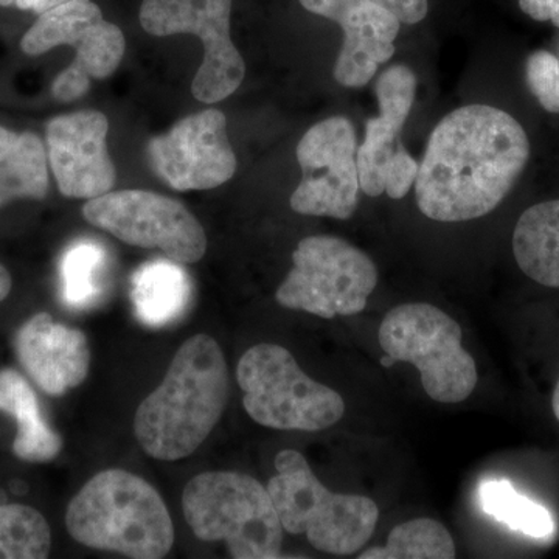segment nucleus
<instances>
[{"label": "nucleus", "instance_id": "nucleus-24", "mask_svg": "<svg viewBox=\"0 0 559 559\" xmlns=\"http://www.w3.org/2000/svg\"><path fill=\"white\" fill-rule=\"evenodd\" d=\"M481 509L496 520L532 538H549L555 524L551 514L514 489L509 480H487L480 487Z\"/></svg>", "mask_w": 559, "mask_h": 559}, {"label": "nucleus", "instance_id": "nucleus-28", "mask_svg": "<svg viewBox=\"0 0 559 559\" xmlns=\"http://www.w3.org/2000/svg\"><path fill=\"white\" fill-rule=\"evenodd\" d=\"M404 24H418L428 14V0H373Z\"/></svg>", "mask_w": 559, "mask_h": 559}, {"label": "nucleus", "instance_id": "nucleus-13", "mask_svg": "<svg viewBox=\"0 0 559 559\" xmlns=\"http://www.w3.org/2000/svg\"><path fill=\"white\" fill-rule=\"evenodd\" d=\"M148 159L154 173L178 191L216 189L237 171L226 116L218 109L186 117L151 140Z\"/></svg>", "mask_w": 559, "mask_h": 559}, {"label": "nucleus", "instance_id": "nucleus-12", "mask_svg": "<svg viewBox=\"0 0 559 559\" xmlns=\"http://www.w3.org/2000/svg\"><path fill=\"white\" fill-rule=\"evenodd\" d=\"M356 153V131L345 117H330L311 127L297 145L301 182L290 197L294 212L352 218L360 189Z\"/></svg>", "mask_w": 559, "mask_h": 559}, {"label": "nucleus", "instance_id": "nucleus-15", "mask_svg": "<svg viewBox=\"0 0 559 559\" xmlns=\"http://www.w3.org/2000/svg\"><path fill=\"white\" fill-rule=\"evenodd\" d=\"M311 13L337 22L345 33L334 64V79L345 87H362L395 53L400 21L373 0H300Z\"/></svg>", "mask_w": 559, "mask_h": 559}, {"label": "nucleus", "instance_id": "nucleus-27", "mask_svg": "<svg viewBox=\"0 0 559 559\" xmlns=\"http://www.w3.org/2000/svg\"><path fill=\"white\" fill-rule=\"evenodd\" d=\"M419 165L415 162L414 157L404 150L403 145L399 146L395 156L390 162L388 170H385L384 186L385 193L392 200H401L409 193L412 183L415 182L418 176Z\"/></svg>", "mask_w": 559, "mask_h": 559}, {"label": "nucleus", "instance_id": "nucleus-10", "mask_svg": "<svg viewBox=\"0 0 559 559\" xmlns=\"http://www.w3.org/2000/svg\"><path fill=\"white\" fill-rule=\"evenodd\" d=\"M83 216L127 245L159 249L180 264L198 263L207 252L200 221L179 201L153 191H109L87 201Z\"/></svg>", "mask_w": 559, "mask_h": 559}, {"label": "nucleus", "instance_id": "nucleus-17", "mask_svg": "<svg viewBox=\"0 0 559 559\" xmlns=\"http://www.w3.org/2000/svg\"><path fill=\"white\" fill-rule=\"evenodd\" d=\"M417 79L407 66H390L377 81V97L380 116L369 119L366 139L356 153L359 187L371 198L384 193V176L395 156L400 132L414 106Z\"/></svg>", "mask_w": 559, "mask_h": 559}, {"label": "nucleus", "instance_id": "nucleus-11", "mask_svg": "<svg viewBox=\"0 0 559 559\" xmlns=\"http://www.w3.org/2000/svg\"><path fill=\"white\" fill-rule=\"evenodd\" d=\"M231 0H143L140 24L153 36H198L204 60L193 80L194 98L218 103L241 86L245 60L230 38Z\"/></svg>", "mask_w": 559, "mask_h": 559}, {"label": "nucleus", "instance_id": "nucleus-22", "mask_svg": "<svg viewBox=\"0 0 559 559\" xmlns=\"http://www.w3.org/2000/svg\"><path fill=\"white\" fill-rule=\"evenodd\" d=\"M108 252L97 241L80 240L62 253L61 296L70 310H87L100 300L108 272Z\"/></svg>", "mask_w": 559, "mask_h": 559}, {"label": "nucleus", "instance_id": "nucleus-2", "mask_svg": "<svg viewBox=\"0 0 559 559\" xmlns=\"http://www.w3.org/2000/svg\"><path fill=\"white\" fill-rule=\"evenodd\" d=\"M227 400L229 369L218 342L207 334L190 337L135 412L140 447L162 462L189 457L218 425Z\"/></svg>", "mask_w": 559, "mask_h": 559}, {"label": "nucleus", "instance_id": "nucleus-1", "mask_svg": "<svg viewBox=\"0 0 559 559\" xmlns=\"http://www.w3.org/2000/svg\"><path fill=\"white\" fill-rule=\"evenodd\" d=\"M530 142L520 121L488 105L452 110L430 134L415 179L423 215L462 223L492 212L520 179Z\"/></svg>", "mask_w": 559, "mask_h": 559}, {"label": "nucleus", "instance_id": "nucleus-25", "mask_svg": "<svg viewBox=\"0 0 559 559\" xmlns=\"http://www.w3.org/2000/svg\"><path fill=\"white\" fill-rule=\"evenodd\" d=\"M50 547V527L38 510L20 503L0 506V558L44 559Z\"/></svg>", "mask_w": 559, "mask_h": 559}, {"label": "nucleus", "instance_id": "nucleus-31", "mask_svg": "<svg viewBox=\"0 0 559 559\" xmlns=\"http://www.w3.org/2000/svg\"><path fill=\"white\" fill-rule=\"evenodd\" d=\"M11 290V275L5 267L0 264V301L7 299Z\"/></svg>", "mask_w": 559, "mask_h": 559}, {"label": "nucleus", "instance_id": "nucleus-23", "mask_svg": "<svg viewBox=\"0 0 559 559\" xmlns=\"http://www.w3.org/2000/svg\"><path fill=\"white\" fill-rule=\"evenodd\" d=\"M360 559H452L455 544L443 524L418 518L396 525L384 547H374L359 555Z\"/></svg>", "mask_w": 559, "mask_h": 559}, {"label": "nucleus", "instance_id": "nucleus-18", "mask_svg": "<svg viewBox=\"0 0 559 559\" xmlns=\"http://www.w3.org/2000/svg\"><path fill=\"white\" fill-rule=\"evenodd\" d=\"M191 290L189 274L178 261H150L132 275L131 300L135 316L150 329L170 325L187 311Z\"/></svg>", "mask_w": 559, "mask_h": 559}, {"label": "nucleus", "instance_id": "nucleus-20", "mask_svg": "<svg viewBox=\"0 0 559 559\" xmlns=\"http://www.w3.org/2000/svg\"><path fill=\"white\" fill-rule=\"evenodd\" d=\"M514 259L525 275L559 288V201L540 202L522 213L513 234Z\"/></svg>", "mask_w": 559, "mask_h": 559}, {"label": "nucleus", "instance_id": "nucleus-5", "mask_svg": "<svg viewBox=\"0 0 559 559\" xmlns=\"http://www.w3.org/2000/svg\"><path fill=\"white\" fill-rule=\"evenodd\" d=\"M275 469L267 491L290 535H305L314 549L333 555L356 554L373 536L380 518L374 500L331 492L294 450L278 452Z\"/></svg>", "mask_w": 559, "mask_h": 559}, {"label": "nucleus", "instance_id": "nucleus-32", "mask_svg": "<svg viewBox=\"0 0 559 559\" xmlns=\"http://www.w3.org/2000/svg\"><path fill=\"white\" fill-rule=\"evenodd\" d=\"M551 409H554L555 417L559 421V381L557 388H555L554 399H551Z\"/></svg>", "mask_w": 559, "mask_h": 559}, {"label": "nucleus", "instance_id": "nucleus-14", "mask_svg": "<svg viewBox=\"0 0 559 559\" xmlns=\"http://www.w3.org/2000/svg\"><path fill=\"white\" fill-rule=\"evenodd\" d=\"M108 131L109 121L98 110H80L47 124V157L64 197L94 200L114 189L117 173Z\"/></svg>", "mask_w": 559, "mask_h": 559}, {"label": "nucleus", "instance_id": "nucleus-7", "mask_svg": "<svg viewBox=\"0 0 559 559\" xmlns=\"http://www.w3.org/2000/svg\"><path fill=\"white\" fill-rule=\"evenodd\" d=\"M380 345L396 362L417 367L423 389L437 403H462L476 389L477 367L462 347V329L433 305L390 310L381 322Z\"/></svg>", "mask_w": 559, "mask_h": 559}, {"label": "nucleus", "instance_id": "nucleus-3", "mask_svg": "<svg viewBox=\"0 0 559 559\" xmlns=\"http://www.w3.org/2000/svg\"><path fill=\"white\" fill-rule=\"evenodd\" d=\"M66 527L90 549L134 559L167 557L175 543L171 516L159 492L123 469L92 477L69 503Z\"/></svg>", "mask_w": 559, "mask_h": 559}, {"label": "nucleus", "instance_id": "nucleus-6", "mask_svg": "<svg viewBox=\"0 0 559 559\" xmlns=\"http://www.w3.org/2000/svg\"><path fill=\"white\" fill-rule=\"evenodd\" d=\"M237 380L245 393L242 406L264 428L318 432L345 414L340 393L307 377L282 345L249 348L238 362Z\"/></svg>", "mask_w": 559, "mask_h": 559}, {"label": "nucleus", "instance_id": "nucleus-30", "mask_svg": "<svg viewBox=\"0 0 559 559\" xmlns=\"http://www.w3.org/2000/svg\"><path fill=\"white\" fill-rule=\"evenodd\" d=\"M66 2H70V0H0V7H16L20 10L43 14Z\"/></svg>", "mask_w": 559, "mask_h": 559}, {"label": "nucleus", "instance_id": "nucleus-19", "mask_svg": "<svg viewBox=\"0 0 559 559\" xmlns=\"http://www.w3.org/2000/svg\"><path fill=\"white\" fill-rule=\"evenodd\" d=\"M0 412L16 419L13 451L32 463L50 462L60 454L62 439L50 428L40 412L38 396L20 371L0 370Z\"/></svg>", "mask_w": 559, "mask_h": 559}, {"label": "nucleus", "instance_id": "nucleus-8", "mask_svg": "<svg viewBox=\"0 0 559 559\" xmlns=\"http://www.w3.org/2000/svg\"><path fill=\"white\" fill-rule=\"evenodd\" d=\"M294 267L275 299L283 308L322 319L355 316L366 310L377 288L373 261L349 242L330 235L308 237L293 253Z\"/></svg>", "mask_w": 559, "mask_h": 559}, {"label": "nucleus", "instance_id": "nucleus-29", "mask_svg": "<svg viewBox=\"0 0 559 559\" xmlns=\"http://www.w3.org/2000/svg\"><path fill=\"white\" fill-rule=\"evenodd\" d=\"M520 7L532 20L550 21L559 28V0H520Z\"/></svg>", "mask_w": 559, "mask_h": 559}, {"label": "nucleus", "instance_id": "nucleus-4", "mask_svg": "<svg viewBox=\"0 0 559 559\" xmlns=\"http://www.w3.org/2000/svg\"><path fill=\"white\" fill-rule=\"evenodd\" d=\"M182 510L194 536L223 540L237 559L280 557L283 525L267 488L240 473L213 471L186 485Z\"/></svg>", "mask_w": 559, "mask_h": 559}, {"label": "nucleus", "instance_id": "nucleus-33", "mask_svg": "<svg viewBox=\"0 0 559 559\" xmlns=\"http://www.w3.org/2000/svg\"><path fill=\"white\" fill-rule=\"evenodd\" d=\"M395 362H396V360L393 358H390L389 355H385L384 358L381 359V364L384 367H392L393 364H395Z\"/></svg>", "mask_w": 559, "mask_h": 559}, {"label": "nucleus", "instance_id": "nucleus-26", "mask_svg": "<svg viewBox=\"0 0 559 559\" xmlns=\"http://www.w3.org/2000/svg\"><path fill=\"white\" fill-rule=\"evenodd\" d=\"M525 76L532 94L547 112L559 114V60L549 51H535L525 62Z\"/></svg>", "mask_w": 559, "mask_h": 559}, {"label": "nucleus", "instance_id": "nucleus-21", "mask_svg": "<svg viewBox=\"0 0 559 559\" xmlns=\"http://www.w3.org/2000/svg\"><path fill=\"white\" fill-rule=\"evenodd\" d=\"M47 153L33 132L0 127V209L21 198L44 200L49 191Z\"/></svg>", "mask_w": 559, "mask_h": 559}, {"label": "nucleus", "instance_id": "nucleus-16", "mask_svg": "<svg viewBox=\"0 0 559 559\" xmlns=\"http://www.w3.org/2000/svg\"><path fill=\"white\" fill-rule=\"evenodd\" d=\"M14 348L28 377L49 395H64L90 374L91 352L84 333L55 323L47 312L21 326Z\"/></svg>", "mask_w": 559, "mask_h": 559}, {"label": "nucleus", "instance_id": "nucleus-9", "mask_svg": "<svg viewBox=\"0 0 559 559\" xmlns=\"http://www.w3.org/2000/svg\"><path fill=\"white\" fill-rule=\"evenodd\" d=\"M60 46L73 47L76 58L53 81L51 94L58 102H75L90 90L91 79L105 80L116 72L123 60L124 36L103 17L97 3L70 0L39 14L21 43L32 57Z\"/></svg>", "mask_w": 559, "mask_h": 559}]
</instances>
